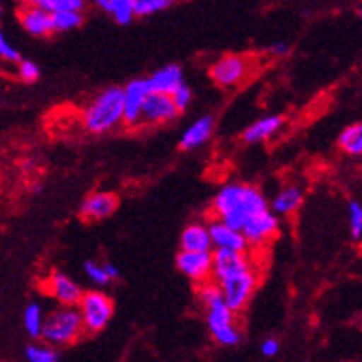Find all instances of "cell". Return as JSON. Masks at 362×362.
Segmentation results:
<instances>
[{"label": "cell", "mask_w": 362, "mask_h": 362, "mask_svg": "<svg viewBox=\"0 0 362 362\" xmlns=\"http://www.w3.org/2000/svg\"><path fill=\"white\" fill-rule=\"evenodd\" d=\"M213 339H215V342L220 344V346L235 348V346H238L240 340H243V331H240V327H238L237 324H233L229 325V327L222 329V331H218L216 334H213Z\"/></svg>", "instance_id": "4316f807"}, {"label": "cell", "mask_w": 362, "mask_h": 362, "mask_svg": "<svg viewBox=\"0 0 362 362\" xmlns=\"http://www.w3.org/2000/svg\"><path fill=\"white\" fill-rule=\"evenodd\" d=\"M170 96H172V100H174V104H176L177 110H180V113H183V111H185L192 102V90L191 87L185 86V83L177 87Z\"/></svg>", "instance_id": "1f68e13d"}, {"label": "cell", "mask_w": 362, "mask_h": 362, "mask_svg": "<svg viewBox=\"0 0 362 362\" xmlns=\"http://www.w3.org/2000/svg\"><path fill=\"white\" fill-rule=\"evenodd\" d=\"M264 52L268 56H274V57H286L291 54V45L285 43V41H279V43H272L270 47H267Z\"/></svg>", "instance_id": "e575fe53"}, {"label": "cell", "mask_w": 362, "mask_h": 362, "mask_svg": "<svg viewBox=\"0 0 362 362\" xmlns=\"http://www.w3.org/2000/svg\"><path fill=\"white\" fill-rule=\"evenodd\" d=\"M174 4V0H134L135 17H150L159 11L168 10Z\"/></svg>", "instance_id": "484cf974"}, {"label": "cell", "mask_w": 362, "mask_h": 362, "mask_svg": "<svg viewBox=\"0 0 362 362\" xmlns=\"http://www.w3.org/2000/svg\"><path fill=\"white\" fill-rule=\"evenodd\" d=\"M124 117V89L119 86L105 87L81 111V126L90 135L110 134L122 126Z\"/></svg>", "instance_id": "7a4b0ae2"}, {"label": "cell", "mask_w": 362, "mask_h": 362, "mask_svg": "<svg viewBox=\"0 0 362 362\" xmlns=\"http://www.w3.org/2000/svg\"><path fill=\"white\" fill-rule=\"evenodd\" d=\"M124 117H122V126L129 129L141 128V115H143V105L146 96L150 95L146 78L128 81L124 87Z\"/></svg>", "instance_id": "9c48e42d"}, {"label": "cell", "mask_w": 362, "mask_h": 362, "mask_svg": "<svg viewBox=\"0 0 362 362\" xmlns=\"http://www.w3.org/2000/svg\"><path fill=\"white\" fill-rule=\"evenodd\" d=\"M24 357L28 362H57L59 361V353L54 346H39V344H32L24 349Z\"/></svg>", "instance_id": "d4e9b609"}, {"label": "cell", "mask_w": 362, "mask_h": 362, "mask_svg": "<svg viewBox=\"0 0 362 362\" xmlns=\"http://www.w3.org/2000/svg\"><path fill=\"white\" fill-rule=\"evenodd\" d=\"M181 250H191V252H213V243L207 224L192 222L181 231L180 237Z\"/></svg>", "instance_id": "d6986e66"}, {"label": "cell", "mask_w": 362, "mask_h": 362, "mask_svg": "<svg viewBox=\"0 0 362 362\" xmlns=\"http://www.w3.org/2000/svg\"><path fill=\"white\" fill-rule=\"evenodd\" d=\"M303 204V191L298 185H286L276 192L272 198L270 209L277 216H288L294 215L296 211L300 209Z\"/></svg>", "instance_id": "ffe728a7"}, {"label": "cell", "mask_w": 362, "mask_h": 362, "mask_svg": "<svg viewBox=\"0 0 362 362\" xmlns=\"http://www.w3.org/2000/svg\"><path fill=\"white\" fill-rule=\"evenodd\" d=\"M253 262L250 259L248 252H233V250H213V272L211 279L213 281H222L224 277L233 276L237 272L250 268Z\"/></svg>", "instance_id": "7c38bea8"}, {"label": "cell", "mask_w": 362, "mask_h": 362, "mask_svg": "<svg viewBox=\"0 0 362 362\" xmlns=\"http://www.w3.org/2000/svg\"><path fill=\"white\" fill-rule=\"evenodd\" d=\"M107 13L119 24H129L135 19L134 0H110Z\"/></svg>", "instance_id": "cb8c5ba5"}, {"label": "cell", "mask_w": 362, "mask_h": 362, "mask_svg": "<svg viewBox=\"0 0 362 362\" xmlns=\"http://www.w3.org/2000/svg\"><path fill=\"white\" fill-rule=\"evenodd\" d=\"M211 235V243H213V250H233V252H248L250 244L243 231L231 228V226L224 224L222 220L213 218L207 224Z\"/></svg>", "instance_id": "5bb4252c"}, {"label": "cell", "mask_w": 362, "mask_h": 362, "mask_svg": "<svg viewBox=\"0 0 362 362\" xmlns=\"http://www.w3.org/2000/svg\"><path fill=\"white\" fill-rule=\"evenodd\" d=\"M86 334L83 320L78 305H59L45 316L41 339L54 348H67Z\"/></svg>", "instance_id": "3957f363"}, {"label": "cell", "mask_w": 362, "mask_h": 362, "mask_svg": "<svg viewBox=\"0 0 362 362\" xmlns=\"http://www.w3.org/2000/svg\"><path fill=\"white\" fill-rule=\"evenodd\" d=\"M261 353L262 357L274 358L279 355V342L276 339H264L261 342Z\"/></svg>", "instance_id": "836d02e7"}, {"label": "cell", "mask_w": 362, "mask_h": 362, "mask_svg": "<svg viewBox=\"0 0 362 362\" xmlns=\"http://www.w3.org/2000/svg\"><path fill=\"white\" fill-rule=\"evenodd\" d=\"M218 286L229 309L238 315V313H243L246 309V305H248L255 291H257V268L252 264L250 268H244V270L237 272L233 276L224 277L222 281H218Z\"/></svg>", "instance_id": "5b68a950"}, {"label": "cell", "mask_w": 362, "mask_h": 362, "mask_svg": "<svg viewBox=\"0 0 362 362\" xmlns=\"http://www.w3.org/2000/svg\"><path fill=\"white\" fill-rule=\"evenodd\" d=\"M41 286L45 294L54 298L59 305H78L83 296L81 286L62 272H52Z\"/></svg>", "instance_id": "8fae6325"}, {"label": "cell", "mask_w": 362, "mask_h": 362, "mask_svg": "<svg viewBox=\"0 0 362 362\" xmlns=\"http://www.w3.org/2000/svg\"><path fill=\"white\" fill-rule=\"evenodd\" d=\"M23 2V6H41V8H45V0H21Z\"/></svg>", "instance_id": "74e56055"}, {"label": "cell", "mask_w": 362, "mask_h": 362, "mask_svg": "<svg viewBox=\"0 0 362 362\" xmlns=\"http://www.w3.org/2000/svg\"><path fill=\"white\" fill-rule=\"evenodd\" d=\"M2 15H4V4H2V0H0V19H2Z\"/></svg>", "instance_id": "ab89813d"}, {"label": "cell", "mask_w": 362, "mask_h": 362, "mask_svg": "<svg viewBox=\"0 0 362 362\" xmlns=\"http://www.w3.org/2000/svg\"><path fill=\"white\" fill-rule=\"evenodd\" d=\"M78 309L81 313L86 334H96L104 331L113 318L115 305L110 296L100 291L83 292Z\"/></svg>", "instance_id": "8992f818"}, {"label": "cell", "mask_w": 362, "mask_h": 362, "mask_svg": "<svg viewBox=\"0 0 362 362\" xmlns=\"http://www.w3.org/2000/svg\"><path fill=\"white\" fill-rule=\"evenodd\" d=\"M17 76L23 81H26V83H34L41 76V69L32 59H23L21 57L19 62H17Z\"/></svg>", "instance_id": "f546056e"}, {"label": "cell", "mask_w": 362, "mask_h": 362, "mask_svg": "<svg viewBox=\"0 0 362 362\" xmlns=\"http://www.w3.org/2000/svg\"><path fill=\"white\" fill-rule=\"evenodd\" d=\"M348 216H349V233L355 240L362 238V204L361 202H349L348 205Z\"/></svg>", "instance_id": "83f0119b"}, {"label": "cell", "mask_w": 362, "mask_h": 362, "mask_svg": "<svg viewBox=\"0 0 362 362\" xmlns=\"http://www.w3.org/2000/svg\"><path fill=\"white\" fill-rule=\"evenodd\" d=\"M180 117V110L176 107L170 95L165 93H153L146 96L143 105V115H141V128L143 126H163Z\"/></svg>", "instance_id": "52a82bcc"}, {"label": "cell", "mask_w": 362, "mask_h": 362, "mask_svg": "<svg viewBox=\"0 0 362 362\" xmlns=\"http://www.w3.org/2000/svg\"><path fill=\"white\" fill-rule=\"evenodd\" d=\"M19 23L34 37H50L54 32L52 11L41 6H23L19 11Z\"/></svg>", "instance_id": "9a60e30c"}, {"label": "cell", "mask_w": 362, "mask_h": 362, "mask_svg": "<svg viewBox=\"0 0 362 362\" xmlns=\"http://www.w3.org/2000/svg\"><path fill=\"white\" fill-rule=\"evenodd\" d=\"M264 209H270L267 198L259 187L250 185V183H226L216 192L211 205L215 218L222 220L224 224L238 231L252 216L259 215Z\"/></svg>", "instance_id": "6da1fadb"}, {"label": "cell", "mask_w": 362, "mask_h": 362, "mask_svg": "<svg viewBox=\"0 0 362 362\" xmlns=\"http://www.w3.org/2000/svg\"><path fill=\"white\" fill-rule=\"evenodd\" d=\"M83 270H86V276L89 277L90 281L98 286L110 285L111 279L107 276V272L104 268V262H96V261H86L83 264Z\"/></svg>", "instance_id": "f1b7e54d"}, {"label": "cell", "mask_w": 362, "mask_h": 362, "mask_svg": "<svg viewBox=\"0 0 362 362\" xmlns=\"http://www.w3.org/2000/svg\"><path fill=\"white\" fill-rule=\"evenodd\" d=\"M285 124V119L281 115H268V117H262V119L255 120L252 126H250L246 132L243 134V141L248 144H257L262 141H268L270 137L279 132Z\"/></svg>", "instance_id": "ac0fdd59"}, {"label": "cell", "mask_w": 362, "mask_h": 362, "mask_svg": "<svg viewBox=\"0 0 362 362\" xmlns=\"http://www.w3.org/2000/svg\"><path fill=\"white\" fill-rule=\"evenodd\" d=\"M104 268H105V272H107V276H110L111 281H117V279L120 277L119 268L115 267L113 262H104Z\"/></svg>", "instance_id": "d590c367"}, {"label": "cell", "mask_w": 362, "mask_h": 362, "mask_svg": "<svg viewBox=\"0 0 362 362\" xmlns=\"http://www.w3.org/2000/svg\"><path fill=\"white\" fill-rule=\"evenodd\" d=\"M119 209V198L115 192L98 191L90 192L80 205V216L87 222L110 218L115 211Z\"/></svg>", "instance_id": "4fadbf2b"}, {"label": "cell", "mask_w": 362, "mask_h": 362, "mask_svg": "<svg viewBox=\"0 0 362 362\" xmlns=\"http://www.w3.org/2000/svg\"><path fill=\"white\" fill-rule=\"evenodd\" d=\"M240 231L248 240L250 248H259L276 237L279 231V218L272 209H264L259 215L252 216Z\"/></svg>", "instance_id": "ba28073f"}, {"label": "cell", "mask_w": 362, "mask_h": 362, "mask_svg": "<svg viewBox=\"0 0 362 362\" xmlns=\"http://www.w3.org/2000/svg\"><path fill=\"white\" fill-rule=\"evenodd\" d=\"M257 67V62L246 54H224L211 63L209 78L222 89H235L250 80Z\"/></svg>", "instance_id": "277c9868"}, {"label": "cell", "mask_w": 362, "mask_h": 362, "mask_svg": "<svg viewBox=\"0 0 362 362\" xmlns=\"http://www.w3.org/2000/svg\"><path fill=\"white\" fill-rule=\"evenodd\" d=\"M0 57L11 63H17L21 59V54L17 52V48H15L13 45L8 43V39H6L2 30H0Z\"/></svg>", "instance_id": "d6a6232c"}, {"label": "cell", "mask_w": 362, "mask_h": 362, "mask_svg": "<svg viewBox=\"0 0 362 362\" xmlns=\"http://www.w3.org/2000/svg\"><path fill=\"white\" fill-rule=\"evenodd\" d=\"M177 270L192 283L209 281L211 272H213V252H191V250H181L176 257Z\"/></svg>", "instance_id": "30bf717a"}, {"label": "cell", "mask_w": 362, "mask_h": 362, "mask_svg": "<svg viewBox=\"0 0 362 362\" xmlns=\"http://www.w3.org/2000/svg\"><path fill=\"white\" fill-rule=\"evenodd\" d=\"M357 13H358V19L362 21V6H361V8H358V11H357Z\"/></svg>", "instance_id": "60d3db41"}, {"label": "cell", "mask_w": 362, "mask_h": 362, "mask_svg": "<svg viewBox=\"0 0 362 362\" xmlns=\"http://www.w3.org/2000/svg\"><path fill=\"white\" fill-rule=\"evenodd\" d=\"M23 168H24V170H34V168H35V161H24L23 163Z\"/></svg>", "instance_id": "f35d334b"}, {"label": "cell", "mask_w": 362, "mask_h": 362, "mask_svg": "<svg viewBox=\"0 0 362 362\" xmlns=\"http://www.w3.org/2000/svg\"><path fill=\"white\" fill-rule=\"evenodd\" d=\"M23 324L24 329H26V333H28L32 339H41L45 324V313L39 303H30V305L24 309Z\"/></svg>", "instance_id": "603a6c76"}, {"label": "cell", "mask_w": 362, "mask_h": 362, "mask_svg": "<svg viewBox=\"0 0 362 362\" xmlns=\"http://www.w3.org/2000/svg\"><path fill=\"white\" fill-rule=\"evenodd\" d=\"M213 134H215V119L211 115H205L185 129V134L181 135L180 148L183 152H189V150L204 146L213 137Z\"/></svg>", "instance_id": "2e32d148"}, {"label": "cell", "mask_w": 362, "mask_h": 362, "mask_svg": "<svg viewBox=\"0 0 362 362\" xmlns=\"http://www.w3.org/2000/svg\"><path fill=\"white\" fill-rule=\"evenodd\" d=\"M146 81L150 90H153V93H165V95H172L177 87L185 83V80H183V69L177 63H170L167 67L158 69L152 76L146 78Z\"/></svg>", "instance_id": "e0dca14e"}, {"label": "cell", "mask_w": 362, "mask_h": 362, "mask_svg": "<svg viewBox=\"0 0 362 362\" xmlns=\"http://www.w3.org/2000/svg\"><path fill=\"white\" fill-rule=\"evenodd\" d=\"M98 8H100L102 11H105L107 13V10H110V0H93Z\"/></svg>", "instance_id": "8d00e7d4"}, {"label": "cell", "mask_w": 362, "mask_h": 362, "mask_svg": "<svg viewBox=\"0 0 362 362\" xmlns=\"http://www.w3.org/2000/svg\"><path fill=\"white\" fill-rule=\"evenodd\" d=\"M83 23V11L81 10H57L52 11V24L54 32L62 34V32H71L78 28Z\"/></svg>", "instance_id": "7402d4cb"}, {"label": "cell", "mask_w": 362, "mask_h": 362, "mask_svg": "<svg viewBox=\"0 0 362 362\" xmlns=\"http://www.w3.org/2000/svg\"><path fill=\"white\" fill-rule=\"evenodd\" d=\"M339 146L344 153L361 158L362 156V122L351 124L339 135Z\"/></svg>", "instance_id": "44dd1931"}, {"label": "cell", "mask_w": 362, "mask_h": 362, "mask_svg": "<svg viewBox=\"0 0 362 362\" xmlns=\"http://www.w3.org/2000/svg\"><path fill=\"white\" fill-rule=\"evenodd\" d=\"M87 0H45V10H86Z\"/></svg>", "instance_id": "4dcf8cb0"}]
</instances>
